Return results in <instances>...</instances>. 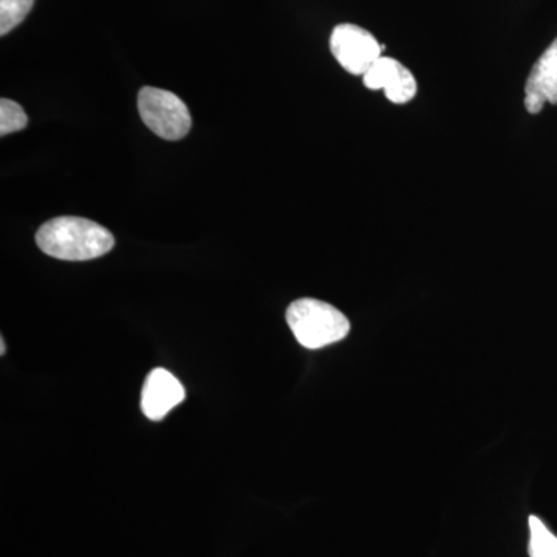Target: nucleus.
<instances>
[{"instance_id": "obj_3", "label": "nucleus", "mask_w": 557, "mask_h": 557, "mask_svg": "<svg viewBox=\"0 0 557 557\" xmlns=\"http://www.w3.org/2000/svg\"><path fill=\"white\" fill-rule=\"evenodd\" d=\"M138 112L153 134L170 141L185 138L193 126L188 106L170 90L143 87L138 94Z\"/></svg>"}, {"instance_id": "obj_7", "label": "nucleus", "mask_w": 557, "mask_h": 557, "mask_svg": "<svg viewBox=\"0 0 557 557\" xmlns=\"http://www.w3.org/2000/svg\"><path fill=\"white\" fill-rule=\"evenodd\" d=\"M557 104V38L531 69L525 84L528 112L541 113L545 104Z\"/></svg>"}, {"instance_id": "obj_11", "label": "nucleus", "mask_w": 557, "mask_h": 557, "mask_svg": "<svg viewBox=\"0 0 557 557\" xmlns=\"http://www.w3.org/2000/svg\"><path fill=\"white\" fill-rule=\"evenodd\" d=\"M0 354L5 355V343H3V339L2 343H0Z\"/></svg>"}, {"instance_id": "obj_1", "label": "nucleus", "mask_w": 557, "mask_h": 557, "mask_svg": "<svg viewBox=\"0 0 557 557\" xmlns=\"http://www.w3.org/2000/svg\"><path fill=\"white\" fill-rule=\"evenodd\" d=\"M40 251L60 260H91L108 255L115 245L112 233L94 220L57 218L36 233Z\"/></svg>"}, {"instance_id": "obj_10", "label": "nucleus", "mask_w": 557, "mask_h": 557, "mask_svg": "<svg viewBox=\"0 0 557 557\" xmlns=\"http://www.w3.org/2000/svg\"><path fill=\"white\" fill-rule=\"evenodd\" d=\"M27 124L28 116L24 109L17 102L2 98V101H0V135L5 137V135L13 134V132L25 129Z\"/></svg>"}, {"instance_id": "obj_9", "label": "nucleus", "mask_w": 557, "mask_h": 557, "mask_svg": "<svg viewBox=\"0 0 557 557\" xmlns=\"http://www.w3.org/2000/svg\"><path fill=\"white\" fill-rule=\"evenodd\" d=\"M35 0H0V35L14 30L24 22Z\"/></svg>"}, {"instance_id": "obj_8", "label": "nucleus", "mask_w": 557, "mask_h": 557, "mask_svg": "<svg viewBox=\"0 0 557 557\" xmlns=\"http://www.w3.org/2000/svg\"><path fill=\"white\" fill-rule=\"evenodd\" d=\"M530 557H557V537L536 516L530 518Z\"/></svg>"}, {"instance_id": "obj_4", "label": "nucleus", "mask_w": 557, "mask_h": 557, "mask_svg": "<svg viewBox=\"0 0 557 557\" xmlns=\"http://www.w3.org/2000/svg\"><path fill=\"white\" fill-rule=\"evenodd\" d=\"M384 49L372 33L354 24H341L330 36L333 57L351 75L364 76L383 57Z\"/></svg>"}, {"instance_id": "obj_6", "label": "nucleus", "mask_w": 557, "mask_h": 557, "mask_svg": "<svg viewBox=\"0 0 557 557\" xmlns=\"http://www.w3.org/2000/svg\"><path fill=\"white\" fill-rule=\"evenodd\" d=\"M185 387L166 369H153L141 392L143 413L152 421L163 420L175 406L185 401Z\"/></svg>"}, {"instance_id": "obj_5", "label": "nucleus", "mask_w": 557, "mask_h": 557, "mask_svg": "<svg viewBox=\"0 0 557 557\" xmlns=\"http://www.w3.org/2000/svg\"><path fill=\"white\" fill-rule=\"evenodd\" d=\"M362 79L370 90L383 89L394 104L412 101L418 91L417 79L410 70L394 58L381 57Z\"/></svg>"}, {"instance_id": "obj_2", "label": "nucleus", "mask_w": 557, "mask_h": 557, "mask_svg": "<svg viewBox=\"0 0 557 557\" xmlns=\"http://www.w3.org/2000/svg\"><path fill=\"white\" fill-rule=\"evenodd\" d=\"M287 324L300 346L322 348L339 343L350 332L346 314L322 300L302 298L287 310Z\"/></svg>"}]
</instances>
